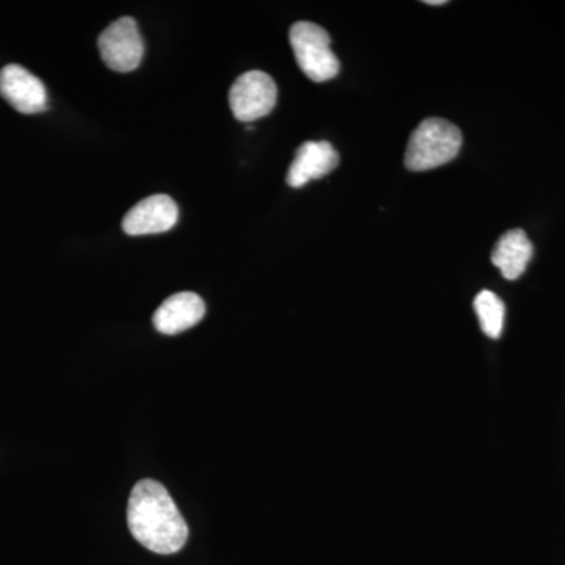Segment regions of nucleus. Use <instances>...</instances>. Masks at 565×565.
Listing matches in <instances>:
<instances>
[{
	"instance_id": "obj_1",
	"label": "nucleus",
	"mask_w": 565,
	"mask_h": 565,
	"mask_svg": "<svg viewBox=\"0 0 565 565\" xmlns=\"http://www.w3.org/2000/svg\"><path fill=\"white\" fill-rule=\"evenodd\" d=\"M128 526L139 544L158 555L180 552L189 539L188 523L169 490L152 479L134 486L128 503Z\"/></svg>"
},
{
	"instance_id": "obj_2",
	"label": "nucleus",
	"mask_w": 565,
	"mask_h": 565,
	"mask_svg": "<svg viewBox=\"0 0 565 565\" xmlns=\"http://www.w3.org/2000/svg\"><path fill=\"white\" fill-rule=\"evenodd\" d=\"M462 132L445 118H426L412 132L405 151V167L412 172L437 169L457 158Z\"/></svg>"
},
{
	"instance_id": "obj_3",
	"label": "nucleus",
	"mask_w": 565,
	"mask_h": 565,
	"mask_svg": "<svg viewBox=\"0 0 565 565\" xmlns=\"http://www.w3.org/2000/svg\"><path fill=\"white\" fill-rule=\"evenodd\" d=\"M289 41L296 61L308 79L327 82L338 76L340 61L330 50L332 41L321 25L308 21L296 22L289 31Z\"/></svg>"
},
{
	"instance_id": "obj_4",
	"label": "nucleus",
	"mask_w": 565,
	"mask_h": 565,
	"mask_svg": "<svg viewBox=\"0 0 565 565\" xmlns=\"http://www.w3.org/2000/svg\"><path fill=\"white\" fill-rule=\"evenodd\" d=\"M277 98V84L269 74L248 71L234 82L230 90V107L237 120L253 122L269 115Z\"/></svg>"
},
{
	"instance_id": "obj_5",
	"label": "nucleus",
	"mask_w": 565,
	"mask_h": 565,
	"mask_svg": "<svg viewBox=\"0 0 565 565\" xmlns=\"http://www.w3.org/2000/svg\"><path fill=\"white\" fill-rule=\"evenodd\" d=\"M98 47L103 62L117 73H131L139 68L145 54L139 25L129 17L111 22L99 35Z\"/></svg>"
},
{
	"instance_id": "obj_6",
	"label": "nucleus",
	"mask_w": 565,
	"mask_h": 565,
	"mask_svg": "<svg viewBox=\"0 0 565 565\" xmlns=\"http://www.w3.org/2000/svg\"><path fill=\"white\" fill-rule=\"evenodd\" d=\"M0 96L21 114L33 115L47 109L46 87L21 65L0 70Z\"/></svg>"
},
{
	"instance_id": "obj_7",
	"label": "nucleus",
	"mask_w": 565,
	"mask_h": 565,
	"mask_svg": "<svg viewBox=\"0 0 565 565\" xmlns=\"http://www.w3.org/2000/svg\"><path fill=\"white\" fill-rule=\"evenodd\" d=\"M178 204L172 196L151 195L137 203L122 218V230L129 236L167 233L177 225Z\"/></svg>"
},
{
	"instance_id": "obj_8",
	"label": "nucleus",
	"mask_w": 565,
	"mask_h": 565,
	"mask_svg": "<svg viewBox=\"0 0 565 565\" xmlns=\"http://www.w3.org/2000/svg\"><path fill=\"white\" fill-rule=\"evenodd\" d=\"M338 163L340 154L329 141H305L296 152L286 181L294 189L303 188L308 182L332 173Z\"/></svg>"
},
{
	"instance_id": "obj_9",
	"label": "nucleus",
	"mask_w": 565,
	"mask_h": 565,
	"mask_svg": "<svg viewBox=\"0 0 565 565\" xmlns=\"http://www.w3.org/2000/svg\"><path fill=\"white\" fill-rule=\"evenodd\" d=\"M206 315V305L195 292L170 296L152 316L156 330L162 334H178L192 329Z\"/></svg>"
},
{
	"instance_id": "obj_10",
	"label": "nucleus",
	"mask_w": 565,
	"mask_h": 565,
	"mask_svg": "<svg viewBox=\"0 0 565 565\" xmlns=\"http://www.w3.org/2000/svg\"><path fill=\"white\" fill-rule=\"evenodd\" d=\"M533 258V244L523 230H511L494 245L492 263L501 270L505 280H516L525 273Z\"/></svg>"
},
{
	"instance_id": "obj_11",
	"label": "nucleus",
	"mask_w": 565,
	"mask_h": 565,
	"mask_svg": "<svg viewBox=\"0 0 565 565\" xmlns=\"http://www.w3.org/2000/svg\"><path fill=\"white\" fill-rule=\"evenodd\" d=\"M475 311L481 323L482 332L492 340L503 333L505 308L503 300L492 291H481L475 299Z\"/></svg>"
},
{
	"instance_id": "obj_12",
	"label": "nucleus",
	"mask_w": 565,
	"mask_h": 565,
	"mask_svg": "<svg viewBox=\"0 0 565 565\" xmlns=\"http://www.w3.org/2000/svg\"><path fill=\"white\" fill-rule=\"evenodd\" d=\"M427 6H445V0H426Z\"/></svg>"
}]
</instances>
